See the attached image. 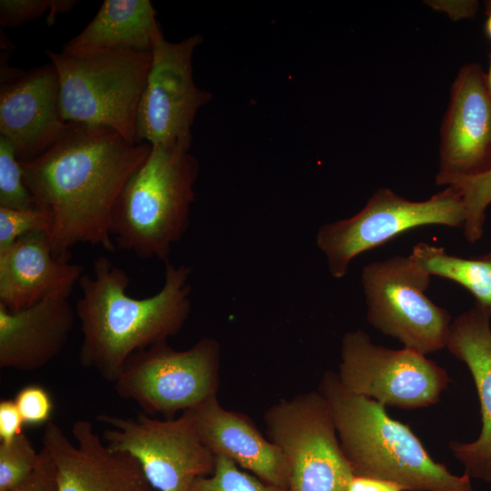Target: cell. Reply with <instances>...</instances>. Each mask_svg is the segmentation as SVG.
<instances>
[{"label": "cell", "mask_w": 491, "mask_h": 491, "mask_svg": "<svg viewBox=\"0 0 491 491\" xmlns=\"http://www.w3.org/2000/svg\"><path fill=\"white\" fill-rule=\"evenodd\" d=\"M151 148L109 127L69 123L44 155L20 162L35 205L52 217L48 240L55 256L70 254L80 243L115 251L110 232L114 205Z\"/></svg>", "instance_id": "1"}, {"label": "cell", "mask_w": 491, "mask_h": 491, "mask_svg": "<svg viewBox=\"0 0 491 491\" xmlns=\"http://www.w3.org/2000/svg\"><path fill=\"white\" fill-rule=\"evenodd\" d=\"M93 270L78 282L79 361L114 383L131 355L182 329L191 311V269L166 262L161 289L145 298L128 295V274L108 257H96Z\"/></svg>", "instance_id": "2"}, {"label": "cell", "mask_w": 491, "mask_h": 491, "mask_svg": "<svg viewBox=\"0 0 491 491\" xmlns=\"http://www.w3.org/2000/svg\"><path fill=\"white\" fill-rule=\"evenodd\" d=\"M318 391L326 400L342 450L355 476L393 482L407 491H473L471 477L436 462L410 427L382 404L346 391L326 371Z\"/></svg>", "instance_id": "3"}, {"label": "cell", "mask_w": 491, "mask_h": 491, "mask_svg": "<svg viewBox=\"0 0 491 491\" xmlns=\"http://www.w3.org/2000/svg\"><path fill=\"white\" fill-rule=\"evenodd\" d=\"M189 146H152L127 180L113 208L110 232L116 247L140 259L168 262L172 246L189 226L198 163Z\"/></svg>", "instance_id": "4"}, {"label": "cell", "mask_w": 491, "mask_h": 491, "mask_svg": "<svg viewBox=\"0 0 491 491\" xmlns=\"http://www.w3.org/2000/svg\"><path fill=\"white\" fill-rule=\"evenodd\" d=\"M45 53L59 76L61 108L67 123L109 127L138 143L136 115L152 52Z\"/></svg>", "instance_id": "5"}, {"label": "cell", "mask_w": 491, "mask_h": 491, "mask_svg": "<svg viewBox=\"0 0 491 491\" xmlns=\"http://www.w3.org/2000/svg\"><path fill=\"white\" fill-rule=\"evenodd\" d=\"M220 358V345L212 337L186 350H175L166 341L156 343L127 358L114 389L145 415L175 418L217 396Z\"/></svg>", "instance_id": "6"}, {"label": "cell", "mask_w": 491, "mask_h": 491, "mask_svg": "<svg viewBox=\"0 0 491 491\" xmlns=\"http://www.w3.org/2000/svg\"><path fill=\"white\" fill-rule=\"evenodd\" d=\"M264 420L267 438L286 461L288 491H346L354 474L318 390L280 400Z\"/></svg>", "instance_id": "7"}, {"label": "cell", "mask_w": 491, "mask_h": 491, "mask_svg": "<svg viewBox=\"0 0 491 491\" xmlns=\"http://www.w3.org/2000/svg\"><path fill=\"white\" fill-rule=\"evenodd\" d=\"M464 222L465 207L454 186L425 201H411L383 187L353 216L321 225L316 243L330 275L342 278L355 257L404 232L431 225L456 227Z\"/></svg>", "instance_id": "8"}, {"label": "cell", "mask_w": 491, "mask_h": 491, "mask_svg": "<svg viewBox=\"0 0 491 491\" xmlns=\"http://www.w3.org/2000/svg\"><path fill=\"white\" fill-rule=\"evenodd\" d=\"M430 278L410 256L374 261L361 272L367 321L424 356L446 348L452 323L425 293Z\"/></svg>", "instance_id": "9"}, {"label": "cell", "mask_w": 491, "mask_h": 491, "mask_svg": "<svg viewBox=\"0 0 491 491\" xmlns=\"http://www.w3.org/2000/svg\"><path fill=\"white\" fill-rule=\"evenodd\" d=\"M96 419L109 427L102 437L105 445L135 457L156 491H188L196 478L214 471L215 456L202 441L192 410L163 420L144 413Z\"/></svg>", "instance_id": "10"}, {"label": "cell", "mask_w": 491, "mask_h": 491, "mask_svg": "<svg viewBox=\"0 0 491 491\" xmlns=\"http://www.w3.org/2000/svg\"><path fill=\"white\" fill-rule=\"evenodd\" d=\"M336 375L346 391L403 409L436 404L450 382L446 370L426 356L376 345L362 329L342 337Z\"/></svg>", "instance_id": "11"}, {"label": "cell", "mask_w": 491, "mask_h": 491, "mask_svg": "<svg viewBox=\"0 0 491 491\" xmlns=\"http://www.w3.org/2000/svg\"><path fill=\"white\" fill-rule=\"evenodd\" d=\"M201 41L195 35L171 43L161 31L155 37L152 64L136 115L138 143L190 147L195 115L211 99L193 78L192 56Z\"/></svg>", "instance_id": "12"}, {"label": "cell", "mask_w": 491, "mask_h": 491, "mask_svg": "<svg viewBox=\"0 0 491 491\" xmlns=\"http://www.w3.org/2000/svg\"><path fill=\"white\" fill-rule=\"evenodd\" d=\"M491 171V95L486 72L476 63L463 65L450 93L439 146L438 185Z\"/></svg>", "instance_id": "13"}, {"label": "cell", "mask_w": 491, "mask_h": 491, "mask_svg": "<svg viewBox=\"0 0 491 491\" xmlns=\"http://www.w3.org/2000/svg\"><path fill=\"white\" fill-rule=\"evenodd\" d=\"M68 125L61 108L59 76L51 62L1 82L0 136L12 145L19 162L44 155Z\"/></svg>", "instance_id": "14"}, {"label": "cell", "mask_w": 491, "mask_h": 491, "mask_svg": "<svg viewBox=\"0 0 491 491\" xmlns=\"http://www.w3.org/2000/svg\"><path fill=\"white\" fill-rule=\"evenodd\" d=\"M72 434L76 445L52 421L43 433V447L56 466L59 491H156L137 460L111 450L90 421H75Z\"/></svg>", "instance_id": "15"}, {"label": "cell", "mask_w": 491, "mask_h": 491, "mask_svg": "<svg viewBox=\"0 0 491 491\" xmlns=\"http://www.w3.org/2000/svg\"><path fill=\"white\" fill-rule=\"evenodd\" d=\"M70 292L53 293L17 312L0 304V367L31 372L64 349L73 330L75 309Z\"/></svg>", "instance_id": "16"}, {"label": "cell", "mask_w": 491, "mask_h": 491, "mask_svg": "<svg viewBox=\"0 0 491 491\" xmlns=\"http://www.w3.org/2000/svg\"><path fill=\"white\" fill-rule=\"evenodd\" d=\"M491 312L476 305L456 317L446 348L468 367L477 391L482 430L473 442H449L470 477L491 482Z\"/></svg>", "instance_id": "17"}, {"label": "cell", "mask_w": 491, "mask_h": 491, "mask_svg": "<svg viewBox=\"0 0 491 491\" xmlns=\"http://www.w3.org/2000/svg\"><path fill=\"white\" fill-rule=\"evenodd\" d=\"M84 266L70 254L55 256L45 233H32L0 251V304L11 312L56 292H72Z\"/></svg>", "instance_id": "18"}, {"label": "cell", "mask_w": 491, "mask_h": 491, "mask_svg": "<svg viewBox=\"0 0 491 491\" xmlns=\"http://www.w3.org/2000/svg\"><path fill=\"white\" fill-rule=\"evenodd\" d=\"M192 413L202 441L215 456H225L258 478L288 488V466L282 451L246 414L223 407L217 396Z\"/></svg>", "instance_id": "19"}, {"label": "cell", "mask_w": 491, "mask_h": 491, "mask_svg": "<svg viewBox=\"0 0 491 491\" xmlns=\"http://www.w3.org/2000/svg\"><path fill=\"white\" fill-rule=\"evenodd\" d=\"M156 15L149 0H105L91 22L62 51L152 52L155 37L161 31Z\"/></svg>", "instance_id": "20"}, {"label": "cell", "mask_w": 491, "mask_h": 491, "mask_svg": "<svg viewBox=\"0 0 491 491\" xmlns=\"http://www.w3.org/2000/svg\"><path fill=\"white\" fill-rule=\"evenodd\" d=\"M409 256L430 276L444 277L464 286L479 306L491 312V257L466 259L427 243L416 245Z\"/></svg>", "instance_id": "21"}, {"label": "cell", "mask_w": 491, "mask_h": 491, "mask_svg": "<svg viewBox=\"0 0 491 491\" xmlns=\"http://www.w3.org/2000/svg\"><path fill=\"white\" fill-rule=\"evenodd\" d=\"M188 491H288L239 467L233 460L215 456L212 474L196 478Z\"/></svg>", "instance_id": "22"}, {"label": "cell", "mask_w": 491, "mask_h": 491, "mask_svg": "<svg viewBox=\"0 0 491 491\" xmlns=\"http://www.w3.org/2000/svg\"><path fill=\"white\" fill-rule=\"evenodd\" d=\"M450 185L458 191L465 207V236L474 243L482 235L486 210L491 204V171L458 179Z\"/></svg>", "instance_id": "23"}, {"label": "cell", "mask_w": 491, "mask_h": 491, "mask_svg": "<svg viewBox=\"0 0 491 491\" xmlns=\"http://www.w3.org/2000/svg\"><path fill=\"white\" fill-rule=\"evenodd\" d=\"M35 206L14 147L0 136V207L27 209Z\"/></svg>", "instance_id": "24"}, {"label": "cell", "mask_w": 491, "mask_h": 491, "mask_svg": "<svg viewBox=\"0 0 491 491\" xmlns=\"http://www.w3.org/2000/svg\"><path fill=\"white\" fill-rule=\"evenodd\" d=\"M38 457L39 452L25 433L7 444L0 443V491H6L25 479L35 467Z\"/></svg>", "instance_id": "25"}, {"label": "cell", "mask_w": 491, "mask_h": 491, "mask_svg": "<svg viewBox=\"0 0 491 491\" xmlns=\"http://www.w3.org/2000/svg\"><path fill=\"white\" fill-rule=\"evenodd\" d=\"M52 226L51 215L36 206L27 209L0 207V251L28 234L45 233L48 236Z\"/></svg>", "instance_id": "26"}, {"label": "cell", "mask_w": 491, "mask_h": 491, "mask_svg": "<svg viewBox=\"0 0 491 491\" xmlns=\"http://www.w3.org/2000/svg\"><path fill=\"white\" fill-rule=\"evenodd\" d=\"M76 3L75 0H1L0 25L15 27L47 12V22L51 25L57 15L70 11Z\"/></svg>", "instance_id": "27"}, {"label": "cell", "mask_w": 491, "mask_h": 491, "mask_svg": "<svg viewBox=\"0 0 491 491\" xmlns=\"http://www.w3.org/2000/svg\"><path fill=\"white\" fill-rule=\"evenodd\" d=\"M14 400L25 424L38 426L50 421L54 405L43 386L35 384L25 386L16 393Z\"/></svg>", "instance_id": "28"}, {"label": "cell", "mask_w": 491, "mask_h": 491, "mask_svg": "<svg viewBox=\"0 0 491 491\" xmlns=\"http://www.w3.org/2000/svg\"><path fill=\"white\" fill-rule=\"evenodd\" d=\"M6 491H59L56 466L46 448L40 450L38 461L31 474Z\"/></svg>", "instance_id": "29"}, {"label": "cell", "mask_w": 491, "mask_h": 491, "mask_svg": "<svg viewBox=\"0 0 491 491\" xmlns=\"http://www.w3.org/2000/svg\"><path fill=\"white\" fill-rule=\"evenodd\" d=\"M25 424L15 400L0 401V443L7 444L23 433Z\"/></svg>", "instance_id": "30"}, {"label": "cell", "mask_w": 491, "mask_h": 491, "mask_svg": "<svg viewBox=\"0 0 491 491\" xmlns=\"http://www.w3.org/2000/svg\"><path fill=\"white\" fill-rule=\"evenodd\" d=\"M428 5L434 9L446 12L454 20L473 18L478 9V2L466 1H429Z\"/></svg>", "instance_id": "31"}, {"label": "cell", "mask_w": 491, "mask_h": 491, "mask_svg": "<svg viewBox=\"0 0 491 491\" xmlns=\"http://www.w3.org/2000/svg\"><path fill=\"white\" fill-rule=\"evenodd\" d=\"M346 491H405L393 482L366 476H353Z\"/></svg>", "instance_id": "32"}, {"label": "cell", "mask_w": 491, "mask_h": 491, "mask_svg": "<svg viewBox=\"0 0 491 491\" xmlns=\"http://www.w3.org/2000/svg\"><path fill=\"white\" fill-rule=\"evenodd\" d=\"M485 33L487 38L491 41V0L485 2Z\"/></svg>", "instance_id": "33"}, {"label": "cell", "mask_w": 491, "mask_h": 491, "mask_svg": "<svg viewBox=\"0 0 491 491\" xmlns=\"http://www.w3.org/2000/svg\"><path fill=\"white\" fill-rule=\"evenodd\" d=\"M486 85L488 89V92L491 95V52H490V62L488 71L486 73Z\"/></svg>", "instance_id": "34"}]
</instances>
